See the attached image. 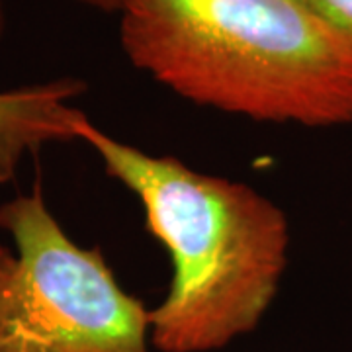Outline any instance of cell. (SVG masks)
I'll return each mask as SVG.
<instances>
[{
	"mask_svg": "<svg viewBox=\"0 0 352 352\" xmlns=\"http://www.w3.org/2000/svg\"><path fill=\"white\" fill-rule=\"evenodd\" d=\"M135 69L254 122L352 124V45L309 0H118Z\"/></svg>",
	"mask_w": 352,
	"mask_h": 352,
	"instance_id": "cell-1",
	"label": "cell"
},
{
	"mask_svg": "<svg viewBox=\"0 0 352 352\" xmlns=\"http://www.w3.org/2000/svg\"><path fill=\"white\" fill-rule=\"evenodd\" d=\"M80 141L106 175L138 196L145 223L170 256L168 292L149 311L159 352H212L251 333L276 298L288 264V217L264 194L157 157L100 131Z\"/></svg>",
	"mask_w": 352,
	"mask_h": 352,
	"instance_id": "cell-2",
	"label": "cell"
},
{
	"mask_svg": "<svg viewBox=\"0 0 352 352\" xmlns=\"http://www.w3.org/2000/svg\"><path fill=\"white\" fill-rule=\"evenodd\" d=\"M0 352H151L149 309L98 249L67 235L36 186L0 206Z\"/></svg>",
	"mask_w": 352,
	"mask_h": 352,
	"instance_id": "cell-3",
	"label": "cell"
},
{
	"mask_svg": "<svg viewBox=\"0 0 352 352\" xmlns=\"http://www.w3.org/2000/svg\"><path fill=\"white\" fill-rule=\"evenodd\" d=\"M85 90L75 76L0 90V184L14 180L25 157L43 145L78 139L88 118L73 100Z\"/></svg>",
	"mask_w": 352,
	"mask_h": 352,
	"instance_id": "cell-4",
	"label": "cell"
},
{
	"mask_svg": "<svg viewBox=\"0 0 352 352\" xmlns=\"http://www.w3.org/2000/svg\"><path fill=\"white\" fill-rule=\"evenodd\" d=\"M309 2L352 45V0H309Z\"/></svg>",
	"mask_w": 352,
	"mask_h": 352,
	"instance_id": "cell-5",
	"label": "cell"
},
{
	"mask_svg": "<svg viewBox=\"0 0 352 352\" xmlns=\"http://www.w3.org/2000/svg\"><path fill=\"white\" fill-rule=\"evenodd\" d=\"M88 8H96L102 12H118V0H75Z\"/></svg>",
	"mask_w": 352,
	"mask_h": 352,
	"instance_id": "cell-6",
	"label": "cell"
},
{
	"mask_svg": "<svg viewBox=\"0 0 352 352\" xmlns=\"http://www.w3.org/2000/svg\"><path fill=\"white\" fill-rule=\"evenodd\" d=\"M4 32H6V14H4V4L0 0V39L4 36Z\"/></svg>",
	"mask_w": 352,
	"mask_h": 352,
	"instance_id": "cell-7",
	"label": "cell"
}]
</instances>
